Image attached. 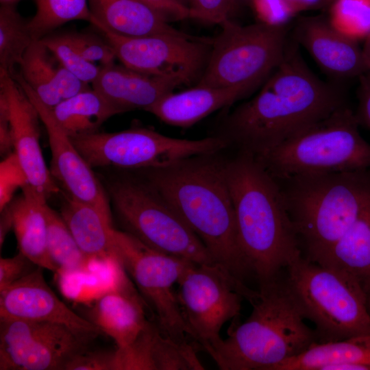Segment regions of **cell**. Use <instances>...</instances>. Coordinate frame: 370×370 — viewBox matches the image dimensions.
Wrapping results in <instances>:
<instances>
[{
  "label": "cell",
  "instance_id": "obj_21",
  "mask_svg": "<svg viewBox=\"0 0 370 370\" xmlns=\"http://www.w3.org/2000/svg\"><path fill=\"white\" fill-rule=\"evenodd\" d=\"M248 95L247 90L239 87L214 88L196 85L184 91L166 95L147 112L166 124L188 127Z\"/></svg>",
  "mask_w": 370,
  "mask_h": 370
},
{
  "label": "cell",
  "instance_id": "obj_35",
  "mask_svg": "<svg viewBox=\"0 0 370 370\" xmlns=\"http://www.w3.org/2000/svg\"><path fill=\"white\" fill-rule=\"evenodd\" d=\"M69 40L86 60L100 65L114 62L116 56L111 45L101 34L71 32L65 33Z\"/></svg>",
  "mask_w": 370,
  "mask_h": 370
},
{
  "label": "cell",
  "instance_id": "obj_12",
  "mask_svg": "<svg viewBox=\"0 0 370 370\" xmlns=\"http://www.w3.org/2000/svg\"><path fill=\"white\" fill-rule=\"evenodd\" d=\"M111 45L116 58L136 71L172 79L180 85L199 82L207 65L213 38L158 34L124 36L94 26Z\"/></svg>",
  "mask_w": 370,
  "mask_h": 370
},
{
  "label": "cell",
  "instance_id": "obj_20",
  "mask_svg": "<svg viewBox=\"0 0 370 370\" xmlns=\"http://www.w3.org/2000/svg\"><path fill=\"white\" fill-rule=\"evenodd\" d=\"M19 68L23 80L51 108L92 88L67 70L40 40L28 48Z\"/></svg>",
  "mask_w": 370,
  "mask_h": 370
},
{
  "label": "cell",
  "instance_id": "obj_9",
  "mask_svg": "<svg viewBox=\"0 0 370 370\" xmlns=\"http://www.w3.org/2000/svg\"><path fill=\"white\" fill-rule=\"evenodd\" d=\"M213 38L206 69L196 84L239 87L249 94L264 84L283 60L289 42L286 26L261 22L241 25L230 18Z\"/></svg>",
  "mask_w": 370,
  "mask_h": 370
},
{
  "label": "cell",
  "instance_id": "obj_40",
  "mask_svg": "<svg viewBox=\"0 0 370 370\" xmlns=\"http://www.w3.org/2000/svg\"><path fill=\"white\" fill-rule=\"evenodd\" d=\"M37 267L19 251L11 258H0V291L17 282Z\"/></svg>",
  "mask_w": 370,
  "mask_h": 370
},
{
  "label": "cell",
  "instance_id": "obj_13",
  "mask_svg": "<svg viewBox=\"0 0 370 370\" xmlns=\"http://www.w3.org/2000/svg\"><path fill=\"white\" fill-rule=\"evenodd\" d=\"M242 284L218 264H193L181 278L177 297L198 348L206 352L217 344L223 325L240 314Z\"/></svg>",
  "mask_w": 370,
  "mask_h": 370
},
{
  "label": "cell",
  "instance_id": "obj_16",
  "mask_svg": "<svg viewBox=\"0 0 370 370\" xmlns=\"http://www.w3.org/2000/svg\"><path fill=\"white\" fill-rule=\"evenodd\" d=\"M0 92L7 101L14 153L29 186L47 201L59 188L45 164L40 148L38 110L13 75L2 69Z\"/></svg>",
  "mask_w": 370,
  "mask_h": 370
},
{
  "label": "cell",
  "instance_id": "obj_43",
  "mask_svg": "<svg viewBox=\"0 0 370 370\" xmlns=\"http://www.w3.org/2000/svg\"><path fill=\"white\" fill-rule=\"evenodd\" d=\"M0 149L3 156L12 153L13 143L7 101L0 92Z\"/></svg>",
  "mask_w": 370,
  "mask_h": 370
},
{
  "label": "cell",
  "instance_id": "obj_45",
  "mask_svg": "<svg viewBox=\"0 0 370 370\" xmlns=\"http://www.w3.org/2000/svg\"><path fill=\"white\" fill-rule=\"evenodd\" d=\"M12 229V218L8 206L1 210L0 219V248L5 241V237Z\"/></svg>",
  "mask_w": 370,
  "mask_h": 370
},
{
  "label": "cell",
  "instance_id": "obj_34",
  "mask_svg": "<svg viewBox=\"0 0 370 370\" xmlns=\"http://www.w3.org/2000/svg\"><path fill=\"white\" fill-rule=\"evenodd\" d=\"M40 40L67 70L82 82L92 84L98 76L100 65L97 66L83 58L70 42L65 33H51Z\"/></svg>",
  "mask_w": 370,
  "mask_h": 370
},
{
  "label": "cell",
  "instance_id": "obj_48",
  "mask_svg": "<svg viewBox=\"0 0 370 370\" xmlns=\"http://www.w3.org/2000/svg\"><path fill=\"white\" fill-rule=\"evenodd\" d=\"M233 3L237 9L241 4L249 3L251 0H232Z\"/></svg>",
  "mask_w": 370,
  "mask_h": 370
},
{
  "label": "cell",
  "instance_id": "obj_18",
  "mask_svg": "<svg viewBox=\"0 0 370 370\" xmlns=\"http://www.w3.org/2000/svg\"><path fill=\"white\" fill-rule=\"evenodd\" d=\"M301 45L328 75L338 79L360 76L369 68L357 40L337 30L323 16H301L293 29Z\"/></svg>",
  "mask_w": 370,
  "mask_h": 370
},
{
  "label": "cell",
  "instance_id": "obj_29",
  "mask_svg": "<svg viewBox=\"0 0 370 370\" xmlns=\"http://www.w3.org/2000/svg\"><path fill=\"white\" fill-rule=\"evenodd\" d=\"M52 110L56 121L70 137L98 132L109 118L120 114L92 88L62 101Z\"/></svg>",
  "mask_w": 370,
  "mask_h": 370
},
{
  "label": "cell",
  "instance_id": "obj_41",
  "mask_svg": "<svg viewBox=\"0 0 370 370\" xmlns=\"http://www.w3.org/2000/svg\"><path fill=\"white\" fill-rule=\"evenodd\" d=\"M139 1L156 12L168 22L193 18L190 8L176 0Z\"/></svg>",
  "mask_w": 370,
  "mask_h": 370
},
{
  "label": "cell",
  "instance_id": "obj_25",
  "mask_svg": "<svg viewBox=\"0 0 370 370\" xmlns=\"http://www.w3.org/2000/svg\"><path fill=\"white\" fill-rule=\"evenodd\" d=\"M273 370H370V334L316 342Z\"/></svg>",
  "mask_w": 370,
  "mask_h": 370
},
{
  "label": "cell",
  "instance_id": "obj_50",
  "mask_svg": "<svg viewBox=\"0 0 370 370\" xmlns=\"http://www.w3.org/2000/svg\"><path fill=\"white\" fill-rule=\"evenodd\" d=\"M368 305H369V310H370V296L368 298Z\"/></svg>",
  "mask_w": 370,
  "mask_h": 370
},
{
  "label": "cell",
  "instance_id": "obj_39",
  "mask_svg": "<svg viewBox=\"0 0 370 370\" xmlns=\"http://www.w3.org/2000/svg\"><path fill=\"white\" fill-rule=\"evenodd\" d=\"M193 18L221 24L236 10L232 0H190Z\"/></svg>",
  "mask_w": 370,
  "mask_h": 370
},
{
  "label": "cell",
  "instance_id": "obj_22",
  "mask_svg": "<svg viewBox=\"0 0 370 370\" xmlns=\"http://www.w3.org/2000/svg\"><path fill=\"white\" fill-rule=\"evenodd\" d=\"M93 26L129 37L158 34L185 36L139 0H88Z\"/></svg>",
  "mask_w": 370,
  "mask_h": 370
},
{
  "label": "cell",
  "instance_id": "obj_42",
  "mask_svg": "<svg viewBox=\"0 0 370 370\" xmlns=\"http://www.w3.org/2000/svg\"><path fill=\"white\" fill-rule=\"evenodd\" d=\"M358 98L356 119L358 125L370 130V71L360 76Z\"/></svg>",
  "mask_w": 370,
  "mask_h": 370
},
{
  "label": "cell",
  "instance_id": "obj_8",
  "mask_svg": "<svg viewBox=\"0 0 370 370\" xmlns=\"http://www.w3.org/2000/svg\"><path fill=\"white\" fill-rule=\"evenodd\" d=\"M107 194L123 231L161 253L195 264H216L199 237L145 180L119 177Z\"/></svg>",
  "mask_w": 370,
  "mask_h": 370
},
{
  "label": "cell",
  "instance_id": "obj_19",
  "mask_svg": "<svg viewBox=\"0 0 370 370\" xmlns=\"http://www.w3.org/2000/svg\"><path fill=\"white\" fill-rule=\"evenodd\" d=\"M180 86L176 81L144 74L114 62L100 65L91 84L119 112L147 111Z\"/></svg>",
  "mask_w": 370,
  "mask_h": 370
},
{
  "label": "cell",
  "instance_id": "obj_24",
  "mask_svg": "<svg viewBox=\"0 0 370 370\" xmlns=\"http://www.w3.org/2000/svg\"><path fill=\"white\" fill-rule=\"evenodd\" d=\"M22 193L8 205L12 218L19 251L35 264L56 274L47 248V221L44 206L47 200L27 185Z\"/></svg>",
  "mask_w": 370,
  "mask_h": 370
},
{
  "label": "cell",
  "instance_id": "obj_49",
  "mask_svg": "<svg viewBox=\"0 0 370 370\" xmlns=\"http://www.w3.org/2000/svg\"><path fill=\"white\" fill-rule=\"evenodd\" d=\"M179 3L190 8V0H176Z\"/></svg>",
  "mask_w": 370,
  "mask_h": 370
},
{
  "label": "cell",
  "instance_id": "obj_14",
  "mask_svg": "<svg viewBox=\"0 0 370 370\" xmlns=\"http://www.w3.org/2000/svg\"><path fill=\"white\" fill-rule=\"evenodd\" d=\"M97 336L49 321L0 319V370H64Z\"/></svg>",
  "mask_w": 370,
  "mask_h": 370
},
{
  "label": "cell",
  "instance_id": "obj_7",
  "mask_svg": "<svg viewBox=\"0 0 370 370\" xmlns=\"http://www.w3.org/2000/svg\"><path fill=\"white\" fill-rule=\"evenodd\" d=\"M345 105L256 157L273 177L370 168V144Z\"/></svg>",
  "mask_w": 370,
  "mask_h": 370
},
{
  "label": "cell",
  "instance_id": "obj_5",
  "mask_svg": "<svg viewBox=\"0 0 370 370\" xmlns=\"http://www.w3.org/2000/svg\"><path fill=\"white\" fill-rule=\"evenodd\" d=\"M273 177L310 260L336 243L370 204V168Z\"/></svg>",
  "mask_w": 370,
  "mask_h": 370
},
{
  "label": "cell",
  "instance_id": "obj_38",
  "mask_svg": "<svg viewBox=\"0 0 370 370\" xmlns=\"http://www.w3.org/2000/svg\"><path fill=\"white\" fill-rule=\"evenodd\" d=\"M64 370H117L115 350H88L73 356L65 365Z\"/></svg>",
  "mask_w": 370,
  "mask_h": 370
},
{
  "label": "cell",
  "instance_id": "obj_11",
  "mask_svg": "<svg viewBox=\"0 0 370 370\" xmlns=\"http://www.w3.org/2000/svg\"><path fill=\"white\" fill-rule=\"evenodd\" d=\"M112 258L132 278L151 308L164 334L186 343L190 336L174 285L194 263L147 246L130 234L114 229Z\"/></svg>",
  "mask_w": 370,
  "mask_h": 370
},
{
  "label": "cell",
  "instance_id": "obj_6",
  "mask_svg": "<svg viewBox=\"0 0 370 370\" xmlns=\"http://www.w3.org/2000/svg\"><path fill=\"white\" fill-rule=\"evenodd\" d=\"M286 282L318 343L370 334L367 294L347 272L301 256L287 268Z\"/></svg>",
  "mask_w": 370,
  "mask_h": 370
},
{
  "label": "cell",
  "instance_id": "obj_36",
  "mask_svg": "<svg viewBox=\"0 0 370 370\" xmlns=\"http://www.w3.org/2000/svg\"><path fill=\"white\" fill-rule=\"evenodd\" d=\"M27 185V176L13 151L0 164V210L11 202L18 188Z\"/></svg>",
  "mask_w": 370,
  "mask_h": 370
},
{
  "label": "cell",
  "instance_id": "obj_31",
  "mask_svg": "<svg viewBox=\"0 0 370 370\" xmlns=\"http://www.w3.org/2000/svg\"><path fill=\"white\" fill-rule=\"evenodd\" d=\"M34 41L29 21L18 13L16 5H1L0 69L14 73Z\"/></svg>",
  "mask_w": 370,
  "mask_h": 370
},
{
  "label": "cell",
  "instance_id": "obj_47",
  "mask_svg": "<svg viewBox=\"0 0 370 370\" xmlns=\"http://www.w3.org/2000/svg\"><path fill=\"white\" fill-rule=\"evenodd\" d=\"M22 0H0L1 5H16V4Z\"/></svg>",
  "mask_w": 370,
  "mask_h": 370
},
{
  "label": "cell",
  "instance_id": "obj_32",
  "mask_svg": "<svg viewBox=\"0 0 370 370\" xmlns=\"http://www.w3.org/2000/svg\"><path fill=\"white\" fill-rule=\"evenodd\" d=\"M36 10L29 20V25L35 40L52 33L64 23L84 20L91 23L88 0H34Z\"/></svg>",
  "mask_w": 370,
  "mask_h": 370
},
{
  "label": "cell",
  "instance_id": "obj_37",
  "mask_svg": "<svg viewBox=\"0 0 370 370\" xmlns=\"http://www.w3.org/2000/svg\"><path fill=\"white\" fill-rule=\"evenodd\" d=\"M259 22L272 26H286L297 14L286 0H251Z\"/></svg>",
  "mask_w": 370,
  "mask_h": 370
},
{
  "label": "cell",
  "instance_id": "obj_28",
  "mask_svg": "<svg viewBox=\"0 0 370 370\" xmlns=\"http://www.w3.org/2000/svg\"><path fill=\"white\" fill-rule=\"evenodd\" d=\"M116 352L117 370H175L182 360L179 343L149 321L133 343Z\"/></svg>",
  "mask_w": 370,
  "mask_h": 370
},
{
  "label": "cell",
  "instance_id": "obj_33",
  "mask_svg": "<svg viewBox=\"0 0 370 370\" xmlns=\"http://www.w3.org/2000/svg\"><path fill=\"white\" fill-rule=\"evenodd\" d=\"M328 19L342 34L356 40L370 34V0H334Z\"/></svg>",
  "mask_w": 370,
  "mask_h": 370
},
{
  "label": "cell",
  "instance_id": "obj_4",
  "mask_svg": "<svg viewBox=\"0 0 370 370\" xmlns=\"http://www.w3.org/2000/svg\"><path fill=\"white\" fill-rule=\"evenodd\" d=\"M252 306L247 319L207 352L222 370H273L318 342L286 278L280 275L241 292Z\"/></svg>",
  "mask_w": 370,
  "mask_h": 370
},
{
  "label": "cell",
  "instance_id": "obj_44",
  "mask_svg": "<svg viewBox=\"0 0 370 370\" xmlns=\"http://www.w3.org/2000/svg\"><path fill=\"white\" fill-rule=\"evenodd\" d=\"M297 13L306 10H319L330 6V0H286Z\"/></svg>",
  "mask_w": 370,
  "mask_h": 370
},
{
  "label": "cell",
  "instance_id": "obj_26",
  "mask_svg": "<svg viewBox=\"0 0 370 370\" xmlns=\"http://www.w3.org/2000/svg\"><path fill=\"white\" fill-rule=\"evenodd\" d=\"M60 214L82 251L92 260H113L112 212L66 195Z\"/></svg>",
  "mask_w": 370,
  "mask_h": 370
},
{
  "label": "cell",
  "instance_id": "obj_27",
  "mask_svg": "<svg viewBox=\"0 0 370 370\" xmlns=\"http://www.w3.org/2000/svg\"><path fill=\"white\" fill-rule=\"evenodd\" d=\"M347 272L370 296V204L329 249L312 260Z\"/></svg>",
  "mask_w": 370,
  "mask_h": 370
},
{
  "label": "cell",
  "instance_id": "obj_51",
  "mask_svg": "<svg viewBox=\"0 0 370 370\" xmlns=\"http://www.w3.org/2000/svg\"><path fill=\"white\" fill-rule=\"evenodd\" d=\"M330 4H331L333 2L334 0H330Z\"/></svg>",
  "mask_w": 370,
  "mask_h": 370
},
{
  "label": "cell",
  "instance_id": "obj_46",
  "mask_svg": "<svg viewBox=\"0 0 370 370\" xmlns=\"http://www.w3.org/2000/svg\"><path fill=\"white\" fill-rule=\"evenodd\" d=\"M362 51L370 71V34L365 38V42Z\"/></svg>",
  "mask_w": 370,
  "mask_h": 370
},
{
  "label": "cell",
  "instance_id": "obj_2",
  "mask_svg": "<svg viewBox=\"0 0 370 370\" xmlns=\"http://www.w3.org/2000/svg\"><path fill=\"white\" fill-rule=\"evenodd\" d=\"M210 156L143 169L145 180L199 237L214 262L244 282L251 273L238 242L225 162Z\"/></svg>",
  "mask_w": 370,
  "mask_h": 370
},
{
  "label": "cell",
  "instance_id": "obj_10",
  "mask_svg": "<svg viewBox=\"0 0 370 370\" xmlns=\"http://www.w3.org/2000/svg\"><path fill=\"white\" fill-rule=\"evenodd\" d=\"M70 138L92 168H159L193 156L213 155L229 146L221 136L188 140L143 127L112 133L96 132Z\"/></svg>",
  "mask_w": 370,
  "mask_h": 370
},
{
  "label": "cell",
  "instance_id": "obj_17",
  "mask_svg": "<svg viewBox=\"0 0 370 370\" xmlns=\"http://www.w3.org/2000/svg\"><path fill=\"white\" fill-rule=\"evenodd\" d=\"M43 269L37 266L0 291V319L49 321L81 332L101 334L95 324L74 312L58 297L46 282Z\"/></svg>",
  "mask_w": 370,
  "mask_h": 370
},
{
  "label": "cell",
  "instance_id": "obj_23",
  "mask_svg": "<svg viewBox=\"0 0 370 370\" xmlns=\"http://www.w3.org/2000/svg\"><path fill=\"white\" fill-rule=\"evenodd\" d=\"M89 314V321L112 338L119 348L133 343L148 321L143 300L132 288L105 293Z\"/></svg>",
  "mask_w": 370,
  "mask_h": 370
},
{
  "label": "cell",
  "instance_id": "obj_15",
  "mask_svg": "<svg viewBox=\"0 0 370 370\" xmlns=\"http://www.w3.org/2000/svg\"><path fill=\"white\" fill-rule=\"evenodd\" d=\"M36 108L48 135L51 158L49 171L70 197L112 212L108 194L101 182L56 121L52 108L45 106L18 72L12 75Z\"/></svg>",
  "mask_w": 370,
  "mask_h": 370
},
{
  "label": "cell",
  "instance_id": "obj_1",
  "mask_svg": "<svg viewBox=\"0 0 370 370\" xmlns=\"http://www.w3.org/2000/svg\"><path fill=\"white\" fill-rule=\"evenodd\" d=\"M292 40L260 91L225 120L223 137L239 151L260 156L347 105L343 92L308 67Z\"/></svg>",
  "mask_w": 370,
  "mask_h": 370
},
{
  "label": "cell",
  "instance_id": "obj_3",
  "mask_svg": "<svg viewBox=\"0 0 370 370\" xmlns=\"http://www.w3.org/2000/svg\"><path fill=\"white\" fill-rule=\"evenodd\" d=\"M225 172L245 262L259 283L271 280L302 256L278 184L245 152L225 162Z\"/></svg>",
  "mask_w": 370,
  "mask_h": 370
},
{
  "label": "cell",
  "instance_id": "obj_30",
  "mask_svg": "<svg viewBox=\"0 0 370 370\" xmlns=\"http://www.w3.org/2000/svg\"><path fill=\"white\" fill-rule=\"evenodd\" d=\"M47 221V242L57 275L85 273L92 260L80 249L60 213L47 203L44 206Z\"/></svg>",
  "mask_w": 370,
  "mask_h": 370
}]
</instances>
